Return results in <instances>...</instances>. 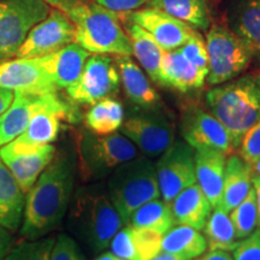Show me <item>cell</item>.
Returning <instances> with one entry per match:
<instances>
[{
  "label": "cell",
  "instance_id": "1",
  "mask_svg": "<svg viewBox=\"0 0 260 260\" xmlns=\"http://www.w3.org/2000/svg\"><path fill=\"white\" fill-rule=\"evenodd\" d=\"M75 182L74 164L67 155L54 157L25 194L19 234L35 240L59 225L69 209Z\"/></svg>",
  "mask_w": 260,
  "mask_h": 260
},
{
  "label": "cell",
  "instance_id": "2",
  "mask_svg": "<svg viewBox=\"0 0 260 260\" xmlns=\"http://www.w3.org/2000/svg\"><path fill=\"white\" fill-rule=\"evenodd\" d=\"M210 112L228 130L235 149L260 119V71L214 87L206 94Z\"/></svg>",
  "mask_w": 260,
  "mask_h": 260
},
{
  "label": "cell",
  "instance_id": "3",
  "mask_svg": "<svg viewBox=\"0 0 260 260\" xmlns=\"http://www.w3.org/2000/svg\"><path fill=\"white\" fill-rule=\"evenodd\" d=\"M76 29L75 42L93 54L133 56L128 32L119 23L118 12L98 3H81L67 12Z\"/></svg>",
  "mask_w": 260,
  "mask_h": 260
},
{
  "label": "cell",
  "instance_id": "4",
  "mask_svg": "<svg viewBox=\"0 0 260 260\" xmlns=\"http://www.w3.org/2000/svg\"><path fill=\"white\" fill-rule=\"evenodd\" d=\"M70 224L76 235L94 252L106 249L123 225L110 198L92 189L76 191L70 210Z\"/></svg>",
  "mask_w": 260,
  "mask_h": 260
},
{
  "label": "cell",
  "instance_id": "5",
  "mask_svg": "<svg viewBox=\"0 0 260 260\" xmlns=\"http://www.w3.org/2000/svg\"><path fill=\"white\" fill-rule=\"evenodd\" d=\"M159 197L157 170L149 158L135 157L113 170L109 181V198L124 225H128L132 214L140 206Z\"/></svg>",
  "mask_w": 260,
  "mask_h": 260
},
{
  "label": "cell",
  "instance_id": "6",
  "mask_svg": "<svg viewBox=\"0 0 260 260\" xmlns=\"http://www.w3.org/2000/svg\"><path fill=\"white\" fill-rule=\"evenodd\" d=\"M206 51L209 57L207 82L218 86L234 80L249 67L253 56L239 35L222 24L207 29Z\"/></svg>",
  "mask_w": 260,
  "mask_h": 260
},
{
  "label": "cell",
  "instance_id": "7",
  "mask_svg": "<svg viewBox=\"0 0 260 260\" xmlns=\"http://www.w3.org/2000/svg\"><path fill=\"white\" fill-rule=\"evenodd\" d=\"M50 11L42 0H0V61L16 57L30 29Z\"/></svg>",
  "mask_w": 260,
  "mask_h": 260
},
{
  "label": "cell",
  "instance_id": "8",
  "mask_svg": "<svg viewBox=\"0 0 260 260\" xmlns=\"http://www.w3.org/2000/svg\"><path fill=\"white\" fill-rule=\"evenodd\" d=\"M80 155L84 171L102 176L138 155L136 146L123 134L96 135L86 133L81 139Z\"/></svg>",
  "mask_w": 260,
  "mask_h": 260
},
{
  "label": "cell",
  "instance_id": "9",
  "mask_svg": "<svg viewBox=\"0 0 260 260\" xmlns=\"http://www.w3.org/2000/svg\"><path fill=\"white\" fill-rule=\"evenodd\" d=\"M121 76L117 65L106 54H93L86 60L82 73L67 92L75 103L94 105L117 93Z\"/></svg>",
  "mask_w": 260,
  "mask_h": 260
},
{
  "label": "cell",
  "instance_id": "10",
  "mask_svg": "<svg viewBox=\"0 0 260 260\" xmlns=\"http://www.w3.org/2000/svg\"><path fill=\"white\" fill-rule=\"evenodd\" d=\"M155 170L161 199L170 205L182 190L197 183L194 149L180 140L174 141L160 155Z\"/></svg>",
  "mask_w": 260,
  "mask_h": 260
},
{
  "label": "cell",
  "instance_id": "11",
  "mask_svg": "<svg viewBox=\"0 0 260 260\" xmlns=\"http://www.w3.org/2000/svg\"><path fill=\"white\" fill-rule=\"evenodd\" d=\"M44 110H53L64 113L67 117L70 116L69 105L57 93H14L11 105L0 118V147L22 134L32 117Z\"/></svg>",
  "mask_w": 260,
  "mask_h": 260
},
{
  "label": "cell",
  "instance_id": "12",
  "mask_svg": "<svg viewBox=\"0 0 260 260\" xmlns=\"http://www.w3.org/2000/svg\"><path fill=\"white\" fill-rule=\"evenodd\" d=\"M75 25L65 12L51 9L47 17L35 24L18 48L17 58H40L75 42Z\"/></svg>",
  "mask_w": 260,
  "mask_h": 260
},
{
  "label": "cell",
  "instance_id": "13",
  "mask_svg": "<svg viewBox=\"0 0 260 260\" xmlns=\"http://www.w3.org/2000/svg\"><path fill=\"white\" fill-rule=\"evenodd\" d=\"M181 133L191 148L216 149L233 154L235 149L228 130L211 112L199 106H189L182 113Z\"/></svg>",
  "mask_w": 260,
  "mask_h": 260
},
{
  "label": "cell",
  "instance_id": "14",
  "mask_svg": "<svg viewBox=\"0 0 260 260\" xmlns=\"http://www.w3.org/2000/svg\"><path fill=\"white\" fill-rule=\"evenodd\" d=\"M119 129L147 158L161 155L175 141L174 125L155 113L129 117Z\"/></svg>",
  "mask_w": 260,
  "mask_h": 260
},
{
  "label": "cell",
  "instance_id": "15",
  "mask_svg": "<svg viewBox=\"0 0 260 260\" xmlns=\"http://www.w3.org/2000/svg\"><path fill=\"white\" fill-rule=\"evenodd\" d=\"M126 18L149 32L164 51L178 50L195 32L194 29L184 22L153 8L128 12Z\"/></svg>",
  "mask_w": 260,
  "mask_h": 260
},
{
  "label": "cell",
  "instance_id": "16",
  "mask_svg": "<svg viewBox=\"0 0 260 260\" xmlns=\"http://www.w3.org/2000/svg\"><path fill=\"white\" fill-rule=\"evenodd\" d=\"M0 88L29 94L57 93V87L38 63L37 58L0 61Z\"/></svg>",
  "mask_w": 260,
  "mask_h": 260
},
{
  "label": "cell",
  "instance_id": "17",
  "mask_svg": "<svg viewBox=\"0 0 260 260\" xmlns=\"http://www.w3.org/2000/svg\"><path fill=\"white\" fill-rule=\"evenodd\" d=\"M54 155L56 148L52 145L40 146L27 151H15L9 145L0 147V158L25 194L37 182L41 172L47 168Z\"/></svg>",
  "mask_w": 260,
  "mask_h": 260
},
{
  "label": "cell",
  "instance_id": "18",
  "mask_svg": "<svg viewBox=\"0 0 260 260\" xmlns=\"http://www.w3.org/2000/svg\"><path fill=\"white\" fill-rule=\"evenodd\" d=\"M90 53L76 42H71L47 56L37 58L38 63L57 88H68L80 77Z\"/></svg>",
  "mask_w": 260,
  "mask_h": 260
},
{
  "label": "cell",
  "instance_id": "19",
  "mask_svg": "<svg viewBox=\"0 0 260 260\" xmlns=\"http://www.w3.org/2000/svg\"><path fill=\"white\" fill-rule=\"evenodd\" d=\"M161 234L130 225L118 230L110 247L123 260H152L161 252Z\"/></svg>",
  "mask_w": 260,
  "mask_h": 260
},
{
  "label": "cell",
  "instance_id": "20",
  "mask_svg": "<svg viewBox=\"0 0 260 260\" xmlns=\"http://www.w3.org/2000/svg\"><path fill=\"white\" fill-rule=\"evenodd\" d=\"M225 161V154L216 149H194L197 183L199 184L213 209L218 207L222 201Z\"/></svg>",
  "mask_w": 260,
  "mask_h": 260
},
{
  "label": "cell",
  "instance_id": "21",
  "mask_svg": "<svg viewBox=\"0 0 260 260\" xmlns=\"http://www.w3.org/2000/svg\"><path fill=\"white\" fill-rule=\"evenodd\" d=\"M207 74L188 61L180 50L165 51L159 68L158 83L180 92L199 89L204 86Z\"/></svg>",
  "mask_w": 260,
  "mask_h": 260
},
{
  "label": "cell",
  "instance_id": "22",
  "mask_svg": "<svg viewBox=\"0 0 260 260\" xmlns=\"http://www.w3.org/2000/svg\"><path fill=\"white\" fill-rule=\"evenodd\" d=\"M61 118H67V116L53 110L38 112L30 119L23 133L6 145L15 151H27L40 146L51 145L58 138Z\"/></svg>",
  "mask_w": 260,
  "mask_h": 260
},
{
  "label": "cell",
  "instance_id": "23",
  "mask_svg": "<svg viewBox=\"0 0 260 260\" xmlns=\"http://www.w3.org/2000/svg\"><path fill=\"white\" fill-rule=\"evenodd\" d=\"M175 223L203 230L211 213V205L199 184L187 187L170 204Z\"/></svg>",
  "mask_w": 260,
  "mask_h": 260
},
{
  "label": "cell",
  "instance_id": "24",
  "mask_svg": "<svg viewBox=\"0 0 260 260\" xmlns=\"http://www.w3.org/2000/svg\"><path fill=\"white\" fill-rule=\"evenodd\" d=\"M25 193L0 158V225L17 232L23 219Z\"/></svg>",
  "mask_w": 260,
  "mask_h": 260
},
{
  "label": "cell",
  "instance_id": "25",
  "mask_svg": "<svg viewBox=\"0 0 260 260\" xmlns=\"http://www.w3.org/2000/svg\"><path fill=\"white\" fill-rule=\"evenodd\" d=\"M252 167L239 154H230L225 161L222 201L218 207L229 213L245 199L252 188Z\"/></svg>",
  "mask_w": 260,
  "mask_h": 260
},
{
  "label": "cell",
  "instance_id": "26",
  "mask_svg": "<svg viewBox=\"0 0 260 260\" xmlns=\"http://www.w3.org/2000/svg\"><path fill=\"white\" fill-rule=\"evenodd\" d=\"M229 23L248 46L253 58L260 60V0H237Z\"/></svg>",
  "mask_w": 260,
  "mask_h": 260
},
{
  "label": "cell",
  "instance_id": "27",
  "mask_svg": "<svg viewBox=\"0 0 260 260\" xmlns=\"http://www.w3.org/2000/svg\"><path fill=\"white\" fill-rule=\"evenodd\" d=\"M121 82L130 102L142 107L154 106L159 102V96L151 86L144 71L130 57H117Z\"/></svg>",
  "mask_w": 260,
  "mask_h": 260
},
{
  "label": "cell",
  "instance_id": "28",
  "mask_svg": "<svg viewBox=\"0 0 260 260\" xmlns=\"http://www.w3.org/2000/svg\"><path fill=\"white\" fill-rule=\"evenodd\" d=\"M148 8L161 10L198 30L211 27L209 0H151Z\"/></svg>",
  "mask_w": 260,
  "mask_h": 260
},
{
  "label": "cell",
  "instance_id": "29",
  "mask_svg": "<svg viewBox=\"0 0 260 260\" xmlns=\"http://www.w3.org/2000/svg\"><path fill=\"white\" fill-rule=\"evenodd\" d=\"M207 242L200 230L187 225L172 226L162 235L161 251L183 260H191L204 254Z\"/></svg>",
  "mask_w": 260,
  "mask_h": 260
},
{
  "label": "cell",
  "instance_id": "30",
  "mask_svg": "<svg viewBox=\"0 0 260 260\" xmlns=\"http://www.w3.org/2000/svg\"><path fill=\"white\" fill-rule=\"evenodd\" d=\"M128 35L132 42L133 54L138 58L139 63L149 75V77L154 82H158L159 68H160V61L165 51L149 32L139 27L138 24L132 23L129 25Z\"/></svg>",
  "mask_w": 260,
  "mask_h": 260
},
{
  "label": "cell",
  "instance_id": "31",
  "mask_svg": "<svg viewBox=\"0 0 260 260\" xmlns=\"http://www.w3.org/2000/svg\"><path fill=\"white\" fill-rule=\"evenodd\" d=\"M86 125L96 135L113 134L124 121V109L115 99L100 100L92 105L86 115Z\"/></svg>",
  "mask_w": 260,
  "mask_h": 260
},
{
  "label": "cell",
  "instance_id": "32",
  "mask_svg": "<svg viewBox=\"0 0 260 260\" xmlns=\"http://www.w3.org/2000/svg\"><path fill=\"white\" fill-rule=\"evenodd\" d=\"M204 229L209 249H222L230 252L239 245L240 240H237L229 213L225 212L222 207H216L213 212L210 213Z\"/></svg>",
  "mask_w": 260,
  "mask_h": 260
},
{
  "label": "cell",
  "instance_id": "33",
  "mask_svg": "<svg viewBox=\"0 0 260 260\" xmlns=\"http://www.w3.org/2000/svg\"><path fill=\"white\" fill-rule=\"evenodd\" d=\"M129 223L132 226L145 228L164 235L174 226L175 220L170 205L155 199L140 206L132 214Z\"/></svg>",
  "mask_w": 260,
  "mask_h": 260
},
{
  "label": "cell",
  "instance_id": "34",
  "mask_svg": "<svg viewBox=\"0 0 260 260\" xmlns=\"http://www.w3.org/2000/svg\"><path fill=\"white\" fill-rule=\"evenodd\" d=\"M229 213L237 240L246 239L254 233V230L258 228L256 226V224H258V207H256L255 191L253 186L245 199Z\"/></svg>",
  "mask_w": 260,
  "mask_h": 260
},
{
  "label": "cell",
  "instance_id": "35",
  "mask_svg": "<svg viewBox=\"0 0 260 260\" xmlns=\"http://www.w3.org/2000/svg\"><path fill=\"white\" fill-rule=\"evenodd\" d=\"M53 243L54 237L24 239L17 245H14L4 260H50Z\"/></svg>",
  "mask_w": 260,
  "mask_h": 260
},
{
  "label": "cell",
  "instance_id": "36",
  "mask_svg": "<svg viewBox=\"0 0 260 260\" xmlns=\"http://www.w3.org/2000/svg\"><path fill=\"white\" fill-rule=\"evenodd\" d=\"M178 50L183 54V57L195 65L198 69L205 74L209 73V57H207L206 44H205L203 37L197 30H195L193 37Z\"/></svg>",
  "mask_w": 260,
  "mask_h": 260
},
{
  "label": "cell",
  "instance_id": "37",
  "mask_svg": "<svg viewBox=\"0 0 260 260\" xmlns=\"http://www.w3.org/2000/svg\"><path fill=\"white\" fill-rule=\"evenodd\" d=\"M237 148L240 157L251 167L260 159V119L243 135Z\"/></svg>",
  "mask_w": 260,
  "mask_h": 260
},
{
  "label": "cell",
  "instance_id": "38",
  "mask_svg": "<svg viewBox=\"0 0 260 260\" xmlns=\"http://www.w3.org/2000/svg\"><path fill=\"white\" fill-rule=\"evenodd\" d=\"M50 260H84V256L73 237L60 234L54 239Z\"/></svg>",
  "mask_w": 260,
  "mask_h": 260
},
{
  "label": "cell",
  "instance_id": "39",
  "mask_svg": "<svg viewBox=\"0 0 260 260\" xmlns=\"http://www.w3.org/2000/svg\"><path fill=\"white\" fill-rule=\"evenodd\" d=\"M234 260H260V236L253 233L246 239L240 240L234 249Z\"/></svg>",
  "mask_w": 260,
  "mask_h": 260
},
{
  "label": "cell",
  "instance_id": "40",
  "mask_svg": "<svg viewBox=\"0 0 260 260\" xmlns=\"http://www.w3.org/2000/svg\"><path fill=\"white\" fill-rule=\"evenodd\" d=\"M151 0H96L99 5L115 12H132L148 5Z\"/></svg>",
  "mask_w": 260,
  "mask_h": 260
},
{
  "label": "cell",
  "instance_id": "41",
  "mask_svg": "<svg viewBox=\"0 0 260 260\" xmlns=\"http://www.w3.org/2000/svg\"><path fill=\"white\" fill-rule=\"evenodd\" d=\"M15 240L11 235V232L0 225V260H4L10 249L15 245Z\"/></svg>",
  "mask_w": 260,
  "mask_h": 260
},
{
  "label": "cell",
  "instance_id": "42",
  "mask_svg": "<svg viewBox=\"0 0 260 260\" xmlns=\"http://www.w3.org/2000/svg\"><path fill=\"white\" fill-rule=\"evenodd\" d=\"M42 2H45L53 9H58L67 14L75 5L81 4V3H89L90 0H42Z\"/></svg>",
  "mask_w": 260,
  "mask_h": 260
},
{
  "label": "cell",
  "instance_id": "43",
  "mask_svg": "<svg viewBox=\"0 0 260 260\" xmlns=\"http://www.w3.org/2000/svg\"><path fill=\"white\" fill-rule=\"evenodd\" d=\"M197 260H234L228 251L222 249H210L209 252L198 256Z\"/></svg>",
  "mask_w": 260,
  "mask_h": 260
},
{
  "label": "cell",
  "instance_id": "44",
  "mask_svg": "<svg viewBox=\"0 0 260 260\" xmlns=\"http://www.w3.org/2000/svg\"><path fill=\"white\" fill-rule=\"evenodd\" d=\"M14 100V92L9 89L0 88V118L6 112Z\"/></svg>",
  "mask_w": 260,
  "mask_h": 260
},
{
  "label": "cell",
  "instance_id": "45",
  "mask_svg": "<svg viewBox=\"0 0 260 260\" xmlns=\"http://www.w3.org/2000/svg\"><path fill=\"white\" fill-rule=\"evenodd\" d=\"M252 186H253V188H254L256 207H258V224H256V226L260 229V175H253Z\"/></svg>",
  "mask_w": 260,
  "mask_h": 260
},
{
  "label": "cell",
  "instance_id": "46",
  "mask_svg": "<svg viewBox=\"0 0 260 260\" xmlns=\"http://www.w3.org/2000/svg\"><path fill=\"white\" fill-rule=\"evenodd\" d=\"M152 260H183V259L178 258V256L174 255V254H170V253L161 251L158 255H155Z\"/></svg>",
  "mask_w": 260,
  "mask_h": 260
},
{
  "label": "cell",
  "instance_id": "47",
  "mask_svg": "<svg viewBox=\"0 0 260 260\" xmlns=\"http://www.w3.org/2000/svg\"><path fill=\"white\" fill-rule=\"evenodd\" d=\"M253 175H260V159H258L254 164L252 165Z\"/></svg>",
  "mask_w": 260,
  "mask_h": 260
},
{
  "label": "cell",
  "instance_id": "48",
  "mask_svg": "<svg viewBox=\"0 0 260 260\" xmlns=\"http://www.w3.org/2000/svg\"><path fill=\"white\" fill-rule=\"evenodd\" d=\"M116 260H123V259H121V258H118V256H116Z\"/></svg>",
  "mask_w": 260,
  "mask_h": 260
},
{
  "label": "cell",
  "instance_id": "49",
  "mask_svg": "<svg viewBox=\"0 0 260 260\" xmlns=\"http://www.w3.org/2000/svg\"><path fill=\"white\" fill-rule=\"evenodd\" d=\"M258 234H259V236H260V229H259V232H258Z\"/></svg>",
  "mask_w": 260,
  "mask_h": 260
}]
</instances>
